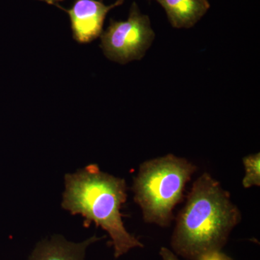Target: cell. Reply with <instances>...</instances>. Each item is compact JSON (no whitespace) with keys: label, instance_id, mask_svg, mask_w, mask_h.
<instances>
[{"label":"cell","instance_id":"3","mask_svg":"<svg viewBox=\"0 0 260 260\" xmlns=\"http://www.w3.org/2000/svg\"><path fill=\"white\" fill-rule=\"evenodd\" d=\"M197 169L192 162L173 154L140 165L133 189L145 222L161 227L170 225L173 210L182 199L186 183Z\"/></svg>","mask_w":260,"mask_h":260},{"label":"cell","instance_id":"4","mask_svg":"<svg viewBox=\"0 0 260 260\" xmlns=\"http://www.w3.org/2000/svg\"><path fill=\"white\" fill-rule=\"evenodd\" d=\"M100 37L101 48L108 59L124 64L143 59L153 42L155 32L148 15L133 3L128 18L123 21L112 19Z\"/></svg>","mask_w":260,"mask_h":260},{"label":"cell","instance_id":"6","mask_svg":"<svg viewBox=\"0 0 260 260\" xmlns=\"http://www.w3.org/2000/svg\"><path fill=\"white\" fill-rule=\"evenodd\" d=\"M104 237L93 236L79 243L69 242L54 235L38 243L28 260H85L87 248Z\"/></svg>","mask_w":260,"mask_h":260},{"label":"cell","instance_id":"7","mask_svg":"<svg viewBox=\"0 0 260 260\" xmlns=\"http://www.w3.org/2000/svg\"><path fill=\"white\" fill-rule=\"evenodd\" d=\"M167 13L173 28H190L196 25L210 9L208 0H154Z\"/></svg>","mask_w":260,"mask_h":260},{"label":"cell","instance_id":"5","mask_svg":"<svg viewBox=\"0 0 260 260\" xmlns=\"http://www.w3.org/2000/svg\"><path fill=\"white\" fill-rule=\"evenodd\" d=\"M123 3L124 0H117L106 5L98 0H76L70 9H63L69 15L75 40L85 44L100 37L108 13Z\"/></svg>","mask_w":260,"mask_h":260},{"label":"cell","instance_id":"2","mask_svg":"<svg viewBox=\"0 0 260 260\" xmlns=\"http://www.w3.org/2000/svg\"><path fill=\"white\" fill-rule=\"evenodd\" d=\"M65 189L61 206L73 215L85 218L102 228L111 238L114 257L119 258L143 243L124 226L120 210L126 203V184L124 179L102 172L97 164H90L64 177Z\"/></svg>","mask_w":260,"mask_h":260},{"label":"cell","instance_id":"10","mask_svg":"<svg viewBox=\"0 0 260 260\" xmlns=\"http://www.w3.org/2000/svg\"><path fill=\"white\" fill-rule=\"evenodd\" d=\"M45 1L47 2L48 4L56 5V3L63 1V0H45Z\"/></svg>","mask_w":260,"mask_h":260},{"label":"cell","instance_id":"1","mask_svg":"<svg viewBox=\"0 0 260 260\" xmlns=\"http://www.w3.org/2000/svg\"><path fill=\"white\" fill-rule=\"evenodd\" d=\"M242 220L229 191L208 173L195 180L179 212L171 239L172 250L189 260H206L221 251Z\"/></svg>","mask_w":260,"mask_h":260},{"label":"cell","instance_id":"9","mask_svg":"<svg viewBox=\"0 0 260 260\" xmlns=\"http://www.w3.org/2000/svg\"><path fill=\"white\" fill-rule=\"evenodd\" d=\"M159 254H160L161 260H181L178 257L177 254L174 252V251L170 250L167 247L160 248V251H159ZM206 260H234L232 259L230 256H228L225 253L222 252V251H219V252L215 253L213 254L211 256H210L208 259Z\"/></svg>","mask_w":260,"mask_h":260},{"label":"cell","instance_id":"8","mask_svg":"<svg viewBox=\"0 0 260 260\" xmlns=\"http://www.w3.org/2000/svg\"><path fill=\"white\" fill-rule=\"evenodd\" d=\"M245 175L243 178L244 188L260 186V154H251L243 158Z\"/></svg>","mask_w":260,"mask_h":260}]
</instances>
